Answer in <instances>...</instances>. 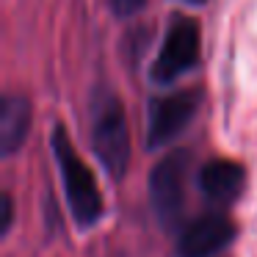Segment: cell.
Here are the masks:
<instances>
[{"label":"cell","mask_w":257,"mask_h":257,"mask_svg":"<svg viewBox=\"0 0 257 257\" xmlns=\"http://www.w3.org/2000/svg\"><path fill=\"white\" fill-rule=\"evenodd\" d=\"M246 183V172L240 163L227 161V158H216L207 161L199 172V188L207 202L213 205H232L240 196Z\"/></svg>","instance_id":"7"},{"label":"cell","mask_w":257,"mask_h":257,"mask_svg":"<svg viewBox=\"0 0 257 257\" xmlns=\"http://www.w3.org/2000/svg\"><path fill=\"white\" fill-rule=\"evenodd\" d=\"M147 0H111L113 12L119 14V17H133V14H139L141 9H144Z\"/></svg>","instance_id":"9"},{"label":"cell","mask_w":257,"mask_h":257,"mask_svg":"<svg viewBox=\"0 0 257 257\" xmlns=\"http://www.w3.org/2000/svg\"><path fill=\"white\" fill-rule=\"evenodd\" d=\"M31 130V105L25 97H6L0 105V147L6 155L17 152L23 147L25 136Z\"/></svg>","instance_id":"8"},{"label":"cell","mask_w":257,"mask_h":257,"mask_svg":"<svg viewBox=\"0 0 257 257\" xmlns=\"http://www.w3.org/2000/svg\"><path fill=\"white\" fill-rule=\"evenodd\" d=\"M235 224L224 213H207V216L191 221L177 240V257H213L224 251L235 240Z\"/></svg>","instance_id":"6"},{"label":"cell","mask_w":257,"mask_h":257,"mask_svg":"<svg viewBox=\"0 0 257 257\" xmlns=\"http://www.w3.org/2000/svg\"><path fill=\"white\" fill-rule=\"evenodd\" d=\"M196 58H199V25L191 17L172 20L161 53L152 64V80L155 83H174L188 69L196 67Z\"/></svg>","instance_id":"4"},{"label":"cell","mask_w":257,"mask_h":257,"mask_svg":"<svg viewBox=\"0 0 257 257\" xmlns=\"http://www.w3.org/2000/svg\"><path fill=\"white\" fill-rule=\"evenodd\" d=\"M196 108H199L196 91H177V94L152 100L147 111V147L155 150L174 141L196 116Z\"/></svg>","instance_id":"5"},{"label":"cell","mask_w":257,"mask_h":257,"mask_svg":"<svg viewBox=\"0 0 257 257\" xmlns=\"http://www.w3.org/2000/svg\"><path fill=\"white\" fill-rule=\"evenodd\" d=\"M91 144L108 174L122 177L130 163V133L122 102L113 94L97 97L91 105Z\"/></svg>","instance_id":"2"},{"label":"cell","mask_w":257,"mask_h":257,"mask_svg":"<svg viewBox=\"0 0 257 257\" xmlns=\"http://www.w3.org/2000/svg\"><path fill=\"white\" fill-rule=\"evenodd\" d=\"M191 169V155L185 150L169 152L150 172V202L163 229H174L185 205V180Z\"/></svg>","instance_id":"3"},{"label":"cell","mask_w":257,"mask_h":257,"mask_svg":"<svg viewBox=\"0 0 257 257\" xmlns=\"http://www.w3.org/2000/svg\"><path fill=\"white\" fill-rule=\"evenodd\" d=\"M53 155H56L58 172H61V180H64V191H67V202H69V210H72L75 221L80 227L97 224L102 216V196H100V188H97V180L91 174V169L75 152L72 139H69V133L61 124H56V130H53Z\"/></svg>","instance_id":"1"},{"label":"cell","mask_w":257,"mask_h":257,"mask_svg":"<svg viewBox=\"0 0 257 257\" xmlns=\"http://www.w3.org/2000/svg\"><path fill=\"white\" fill-rule=\"evenodd\" d=\"M12 213H14L12 196L3 194V227H0V232H9V227H12Z\"/></svg>","instance_id":"10"},{"label":"cell","mask_w":257,"mask_h":257,"mask_svg":"<svg viewBox=\"0 0 257 257\" xmlns=\"http://www.w3.org/2000/svg\"><path fill=\"white\" fill-rule=\"evenodd\" d=\"M185 3H191V6H199V3H205V0H185Z\"/></svg>","instance_id":"11"}]
</instances>
